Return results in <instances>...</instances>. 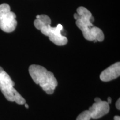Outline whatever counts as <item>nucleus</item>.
Listing matches in <instances>:
<instances>
[{
  "label": "nucleus",
  "mask_w": 120,
  "mask_h": 120,
  "mask_svg": "<svg viewBox=\"0 0 120 120\" xmlns=\"http://www.w3.org/2000/svg\"><path fill=\"white\" fill-rule=\"evenodd\" d=\"M120 98H118V100L117 101L116 103V107L117 109H120Z\"/></svg>",
  "instance_id": "nucleus-9"
},
{
  "label": "nucleus",
  "mask_w": 120,
  "mask_h": 120,
  "mask_svg": "<svg viewBox=\"0 0 120 120\" xmlns=\"http://www.w3.org/2000/svg\"><path fill=\"white\" fill-rule=\"evenodd\" d=\"M120 75V63H115L103 70L100 75V78L103 82H109L116 79Z\"/></svg>",
  "instance_id": "nucleus-7"
},
{
  "label": "nucleus",
  "mask_w": 120,
  "mask_h": 120,
  "mask_svg": "<svg viewBox=\"0 0 120 120\" xmlns=\"http://www.w3.org/2000/svg\"><path fill=\"white\" fill-rule=\"evenodd\" d=\"M15 83L2 67H0V90L9 101L15 102L19 105L26 103L25 98L14 88Z\"/></svg>",
  "instance_id": "nucleus-4"
},
{
  "label": "nucleus",
  "mask_w": 120,
  "mask_h": 120,
  "mask_svg": "<svg viewBox=\"0 0 120 120\" xmlns=\"http://www.w3.org/2000/svg\"><path fill=\"white\" fill-rule=\"evenodd\" d=\"M29 73L35 83L39 85L47 94H51L57 86V81L53 73L45 67L37 64H32L28 69Z\"/></svg>",
  "instance_id": "nucleus-3"
},
{
  "label": "nucleus",
  "mask_w": 120,
  "mask_h": 120,
  "mask_svg": "<svg viewBox=\"0 0 120 120\" xmlns=\"http://www.w3.org/2000/svg\"><path fill=\"white\" fill-rule=\"evenodd\" d=\"M111 101H112V99L111 97H109L107 99V103H109H109H111Z\"/></svg>",
  "instance_id": "nucleus-10"
},
{
  "label": "nucleus",
  "mask_w": 120,
  "mask_h": 120,
  "mask_svg": "<svg viewBox=\"0 0 120 120\" xmlns=\"http://www.w3.org/2000/svg\"><path fill=\"white\" fill-rule=\"evenodd\" d=\"M77 27L81 30L86 40L90 41L102 42L105 36L102 31L100 28L94 26L92 22L94 18L92 13L85 7L81 6L77 9V12L74 15Z\"/></svg>",
  "instance_id": "nucleus-1"
},
{
  "label": "nucleus",
  "mask_w": 120,
  "mask_h": 120,
  "mask_svg": "<svg viewBox=\"0 0 120 120\" xmlns=\"http://www.w3.org/2000/svg\"><path fill=\"white\" fill-rule=\"evenodd\" d=\"M94 101L95 102L88 109L91 118L98 119L109 113V106L107 102L102 101L98 97L94 98Z\"/></svg>",
  "instance_id": "nucleus-6"
},
{
  "label": "nucleus",
  "mask_w": 120,
  "mask_h": 120,
  "mask_svg": "<svg viewBox=\"0 0 120 120\" xmlns=\"http://www.w3.org/2000/svg\"><path fill=\"white\" fill-rule=\"evenodd\" d=\"M25 107H26L27 108V109H28V107H28V105L27 104V103H25Z\"/></svg>",
  "instance_id": "nucleus-12"
},
{
  "label": "nucleus",
  "mask_w": 120,
  "mask_h": 120,
  "mask_svg": "<svg viewBox=\"0 0 120 120\" xmlns=\"http://www.w3.org/2000/svg\"><path fill=\"white\" fill-rule=\"evenodd\" d=\"M91 119V115L88 110L82 112L78 116L76 120H90Z\"/></svg>",
  "instance_id": "nucleus-8"
},
{
  "label": "nucleus",
  "mask_w": 120,
  "mask_h": 120,
  "mask_svg": "<svg viewBox=\"0 0 120 120\" xmlns=\"http://www.w3.org/2000/svg\"><path fill=\"white\" fill-rule=\"evenodd\" d=\"M51 20L47 15H37L34 21L35 27L41 31L44 35L49 37V40L58 46H64L67 44V37L61 34L63 30L62 25L58 24L56 27L51 26Z\"/></svg>",
  "instance_id": "nucleus-2"
},
{
  "label": "nucleus",
  "mask_w": 120,
  "mask_h": 120,
  "mask_svg": "<svg viewBox=\"0 0 120 120\" xmlns=\"http://www.w3.org/2000/svg\"><path fill=\"white\" fill-rule=\"evenodd\" d=\"M16 18V15L11 11L9 4H0V28L3 31L10 33L15 31L17 24Z\"/></svg>",
  "instance_id": "nucleus-5"
},
{
  "label": "nucleus",
  "mask_w": 120,
  "mask_h": 120,
  "mask_svg": "<svg viewBox=\"0 0 120 120\" xmlns=\"http://www.w3.org/2000/svg\"><path fill=\"white\" fill-rule=\"evenodd\" d=\"M114 120H120V117L118 116H115L114 117Z\"/></svg>",
  "instance_id": "nucleus-11"
}]
</instances>
